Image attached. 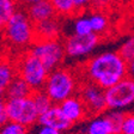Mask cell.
Returning a JSON list of instances; mask_svg holds the SVG:
<instances>
[{
    "mask_svg": "<svg viewBox=\"0 0 134 134\" xmlns=\"http://www.w3.org/2000/svg\"><path fill=\"white\" fill-rule=\"evenodd\" d=\"M38 125L50 127V128L56 129L61 133H66L73 127V123L67 120V117L62 113L59 104H54L49 110L40 115Z\"/></svg>",
    "mask_w": 134,
    "mask_h": 134,
    "instance_id": "30bf717a",
    "label": "cell"
},
{
    "mask_svg": "<svg viewBox=\"0 0 134 134\" xmlns=\"http://www.w3.org/2000/svg\"><path fill=\"white\" fill-rule=\"evenodd\" d=\"M38 1H41V0H18V3L22 4V5L26 6V7H29V6L34 5V4L38 3Z\"/></svg>",
    "mask_w": 134,
    "mask_h": 134,
    "instance_id": "f546056e",
    "label": "cell"
},
{
    "mask_svg": "<svg viewBox=\"0 0 134 134\" xmlns=\"http://www.w3.org/2000/svg\"><path fill=\"white\" fill-rule=\"evenodd\" d=\"M58 17H68L75 14L74 0H50Z\"/></svg>",
    "mask_w": 134,
    "mask_h": 134,
    "instance_id": "ffe728a7",
    "label": "cell"
},
{
    "mask_svg": "<svg viewBox=\"0 0 134 134\" xmlns=\"http://www.w3.org/2000/svg\"><path fill=\"white\" fill-rule=\"evenodd\" d=\"M90 23L92 26V31L98 35H103L109 29V18L100 11H96L89 16Z\"/></svg>",
    "mask_w": 134,
    "mask_h": 134,
    "instance_id": "ac0fdd59",
    "label": "cell"
},
{
    "mask_svg": "<svg viewBox=\"0 0 134 134\" xmlns=\"http://www.w3.org/2000/svg\"><path fill=\"white\" fill-rule=\"evenodd\" d=\"M0 134H28V127L18 122L8 121L0 127Z\"/></svg>",
    "mask_w": 134,
    "mask_h": 134,
    "instance_id": "cb8c5ba5",
    "label": "cell"
},
{
    "mask_svg": "<svg viewBox=\"0 0 134 134\" xmlns=\"http://www.w3.org/2000/svg\"><path fill=\"white\" fill-rule=\"evenodd\" d=\"M5 104H6V96L4 93H0V109L5 108Z\"/></svg>",
    "mask_w": 134,
    "mask_h": 134,
    "instance_id": "1f68e13d",
    "label": "cell"
},
{
    "mask_svg": "<svg viewBox=\"0 0 134 134\" xmlns=\"http://www.w3.org/2000/svg\"><path fill=\"white\" fill-rule=\"evenodd\" d=\"M17 75L16 62H12L8 59H0V93L5 95Z\"/></svg>",
    "mask_w": 134,
    "mask_h": 134,
    "instance_id": "5bb4252c",
    "label": "cell"
},
{
    "mask_svg": "<svg viewBox=\"0 0 134 134\" xmlns=\"http://www.w3.org/2000/svg\"><path fill=\"white\" fill-rule=\"evenodd\" d=\"M105 115L113 126L114 134H120L126 117V113H123V110H109Z\"/></svg>",
    "mask_w": 134,
    "mask_h": 134,
    "instance_id": "7402d4cb",
    "label": "cell"
},
{
    "mask_svg": "<svg viewBox=\"0 0 134 134\" xmlns=\"http://www.w3.org/2000/svg\"><path fill=\"white\" fill-rule=\"evenodd\" d=\"M116 1H120V0H92V6L97 8H104L105 6L111 5Z\"/></svg>",
    "mask_w": 134,
    "mask_h": 134,
    "instance_id": "4316f807",
    "label": "cell"
},
{
    "mask_svg": "<svg viewBox=\"0 0 134 134\" xmlns=\"http://www.w3.org/2000/svg\"><path fill=\"white\" fill-rule=\"evenodd\" d=\"M79 86L78 78L72 70L59 67L49 72L43 90L52 98L54 104H60L67 98L78 95Z\"/></svg>",
    "mask_w": 134,
    "mask_h": 134,
    "instance_id": "3957f363",
    "label": "cell"
},
{
    "mask_svg": "<svg viewBox=\"0 0 134 134\" xmlns=\"http://www.w3.org/2000/svg\"><path fill=\"white\" fill-rule=\"evenodd\" d=\"M78 95L85 103L91 116L104 114V111L108 110L105 90L102 89L97 84L87 80L80 83Z\"/></svg>",
    "mask_w": 134,
    "mask_h": 134,
    "instance_id": "9c48e42d",
    "label": "cell"
},
{
    "mask_svg": "<svg viewBox=\"0 0 134 134\" xmlns=\"http://www.w3.org/2000/svg\"><path fill=\"white\" fill-rule=\"evenodd\" d=\"M99 42L100 36L95 32H91L89 35L71 34L65 38L64 47L68 58L78 59L91 54L97 48Z\"/></svg>",
    "mask_w": 134,
    "mask_h": 134,
    "instance_id": "ba28073f",
    "label": "cell"
},
{
    "mask_svg": "<svg viewBox=\"0 0 134 134\" xmlns=\"http://www.w3.org/2000/svg\"><path fill=\"white\" fill-rule=\"evenodd\" d=\"M87 134H114L113 126L105 114L96 115L86 127Z\"/></svg>",
    "mask_w": 134,
    "mask_h": 134,
    "instance_id": "9a60e30c",
    "label": "cell"
},
{
    "mask_svg": "<svg viewBox=\"0 0 134 134\" xmlns=\"http://www.w3.org/2000/svg\"><path fill=\"white\" fill-rule=\"evenodd\" d=\"M85 80L108 90L128 77V62L119 52H104L89 59L83 66Z\"/></svg>",
    "mask_w": 134,
    "mask_h": 134,
    "instance_id": "6da1fadb",
    "label": "cell"
},
{
    "mask_svg": "<svg viewBox=\"0 0 134 134\" xmlns=\"http://www.w3.org/2000/svg\"><path fill=\"white\" fill-rule=\"evenodd\" d=\"M36 40H59L61 35V25L58 16L35 24Z\"/></svg>",
    "mask_w": 134,
    "mask_h": 134,
    "instance_id": "4fadbf2b",
    "label": "cell"
},
{
    "mask_svg": "<svg viewBox=\"0 0 134 134\" xmlns=\"http://www.w3.org/2000/svg\"><path fill=\"white\" fill-rule=\"evenodd\" d=\"M26 13L35 24L56 17V11L50 0H41L26 8Z\"/></svg>",
    "mask_w": 134,
    "mask_h": 134,
    "instance_id": "7c38bea8",
    "label": "cell"
},
{
    "mask_svg": "<svg viewBox=\"0 0 134 134\" xmlns=\"http://www.w3.org/2000/svg\"><path fill=\"white\" fill-rule=\"evenodd\" d=\"M18 0H0V32H3L7 22L17 11Z\"/></svg>",
    "mask_w": 134,
    "mask_h": 134,
    "instance_id": "e0dca14e",
    "label": "cell"
},
{
    "mask_svg": "<svg viewBox=\"0 0 134 134\" xmlns=\"http://www.w3.org/2000/svg\"><path fill=\"white\" fill-rule=\"evenodd\" d=\"M17 73L23 78L32 91L42 90L47 81L49 71L44 67L37 56H35L30 50L24 52L16 61Z\"/></svg>",
    "mask_w": 134,
    "mask_h": 134,
    "instance_id": "277c9868",
    "label": "cell"
},
{
    "mask_svg": "<svg viewBox=\"0 0 134 134\" xmlns=\"http://www.w3.org/2000/svg\"><path fill=\"white\" fill-rule=\"evenodd\" d=\"M29 50L41 60L49 72L61 67L66 56L64 42L59 40H36Z\"/></svg>",
    "mask_w": 134,
    "mask_h": 134,
    "instance_id": "5b68a950",
    "label": "cell"
},
{
    "mask_svg": "<svg viewBox=\"0 0 134 134\" xmlns=\"http://www.w3.org/2000/svg\"><path fill=\"white\" fill-rule=\"evenodd\" d=\"M108 110H123L134 103V79L126 77L105 90Z\"/></svg>",
    "mask_w": 134,
    "mask_h": 134,
    "instance_id": "52a82bcc",
    "label": "cell"
},
{
    "mask_svg": "<svg viewBox=\"0 0 134 134\" xmlns=\"http://www.w3.org/2000/svg\"><path fill=\"white\" fill-rule=\"evenodd\" d=\"M3 35L11 47L17 49L30 48L36 41L35 23L30 19L26 11L17 10L7 22Z\"/></svg>",
    "mask_w": 134,
    "mask_h": 134,
    "instance_id": "7a4b0ae2",
    "label": "cell"
},
{
    "mask_svg": "<svg viewBox=\"0 0 134 134\" xmlns=\"http://www.w3.org/2000/svg\"><path fill=\"white\" fill-rule=\"evenodd\" d=\"M32 92L34 91L29 86V84L23 78H20L19 75H17L16 79L8 86L5 96L6 98H24V97H30L32 95Z\"/></svg>",
    "mask_w": 134,
    "mask_h": 134,
    "instance_id": "2e32d148",
    "label": "cell"
},
{
    "mask_svg": "<svg viewBox=\"0 0 134 134\" xmlns=\"http://www.w3.org/2000/svg\"><path fill=\"white\" fill-rule=\"evenodd\" d=\"M8 115H7V111H6L5 108H1L0 109V127L4 126L5 123L8 122Z\"/></svg>",
    "mask_w": 134,
    "mask_h": 134,
    "instance_id": "f1b7e54d",
    "label": "cell"
},
{
    "mask_svg": "<svg viewBox=\"0 0 134 134\" xmlns=\"http://www.w3.org/2000/svg\"><path fill=\"white\" fill-rule=\"evenodd\" d=\"M119 54L127 62L134 60V35H131L119 48Z\"/></svg>",
    "mask_w": 134,
    "mask_h": 134,
    "instance_id": "603a6c76",
    "label": "cell"
},
{
    "mask_svg": "<svg viewBox=\"0 0 134 134\" xmlns=\"http://www.w3.org/2000/svg\"><path fill=\"white\" fill-rule=\"evenodd\" d=\"M5 109L10 121L18 122L26 127L38 123L41 114L37 110L31 96L24 98H6Z\"/></svg>",
    "mask_w": 134,
    "mask_h": 134,
    "instance_id": "8992f818",
    "label": "cell"
},
{
    "mask_svg": "<svg viewBox=\"0 0 134 134\" xmlns=\"http://www.w3.org/2000/svg\"><path fill=\"white\" fill-rule=\"evenodd\" d=\"M72 30V34H77V35H89V34L93 32L89 16H81L75 18L73 22Z\"/></svg>",
    "mask_w": 134,
    "mask_h": 134,
    "instance_id": "44dd1931",
    "label": "cell"
},
{
    "mask_svg": "<svg viewBox=\"0 0 134 134\" xmlns=\"http://www.w3.org/2000/svg\"><path fill=\"white\" fill-rule=\"evenodd\" d=\"M36 134H64L61 132L56 131V129H53L50 127H44V126H40L38 131H37Z\"/></svg>",
    "mask_w": 134,
    "mask_h": 134,
    "instance_id": "83f0119b",
    "label": "cell"
},
{
    "mask_svg": "<svg viewBox=\"0 0 134 134\" xmlns=\"http://www.w3.org/2000/svg\"><path fill=\"white\" fill-rule=\"evenodd\" d=\"M128 77L134 79V60L128 62Z\"/></svg>",
    "mask_w": 134,
    "mask_h": 134,
    "instance_id": "4dcf8cb0",
    "label": "cell"
},
{
    "mask_svg": "<svg viewBox=\"0 0 134 134\" xmlns=\"http://www.w3.org/2000/svg\"><path fill=\"white\" fill-rule=\"evenodd\" d=\"M34 103L36 105L37 110L40 111V114H43L47 110H49L54 105V102L52 100V98L47 95V92L44 90H37V91H34L32 95H31Z\"/></svg>",
    "mask_w": 134,
    "mask_h": 134,
    "instance_id": "d6986e66",
    "label": "cell"
},
{
    "mask_svg": "<svg viewBox=\"0 0 134 134\" xmlns=\"http://www.w3.org/2000/svg\"><path fill=\"white\" fill-rule=\"evenodd\" d=\"M78 134H87V133H86V132H85V133H78Z\"/></svg>",
    "mask_w": 134,
    "mask_h": 134,
    "instance_id": "d6a6232c",
    "label": "cell"
},
{
    "mask_svg": "<svg viewBox=\"0 0 134 134\" xmlns=\"http://www.w3.org/2000/svg\"><path fill=\"white\" fill-rule=\"evenodd\" d=\"M59 107L61 108L62 113L67 117V120L72 122L73 125L84 121L90 115L86 105L83 102V99L79 97V95H74L65 99L64 102L59 104Z\"/></svg>",
    "mask_w": 134,
    "mask_h": 134,
    "instance_id": "8fae6325",
    "label": "cell"
},
{
    "mask_svg": "<svg viewBox=\"0 0 134 134\" xmlns=\"http://www.w3.org/2000/svg\"><path fill=\"white\" fill-rule=\"evenodd\" d=\"M74 6H75V13L86 10L89 6H92V0H74Z\"/></svg>",
    "mask_w": 134,
    "mask_h": 134,
    "instance_id": "484cf974",
    "label": "cell"
},
{
    "mask_svg": "<svg viewBox=\"0 0 134 134\" xmlns=\"http://www.w3.org/2000/svg\"><path fill=\"white\" fill-rule=\"evenodd\" d=\"M120 134H134V113L126 114Z\"/></svg>",
    "mask_w": 134,
    "mask_h": 134,
    "instance_id": "d4e9b609",
    "label": "cell"
}]
</instances>
